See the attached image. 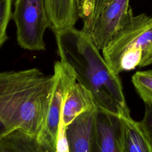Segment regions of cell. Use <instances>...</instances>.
I'll list each match as a JSON object with an SVG mask.
<instances>
[{"mask_svg": "<svg viewBox=\"0 0 152 152\" xmlns=\"http://www.w3.org/2000/svg\"><path fill=\"white\" fill-rule=\"evenodd\" d=\"M0 152H55L37 137L16 129L0 139Z\"/></svg>", "mask_w": 152, "mask_h": 152, "instance_id": "obj_11", "label": "cell"}, {"mask_svg": "<svg viewBox=\"0 0 152 152\" xmlns=\"http://www.w3.org/2000/svg\"><path fill=\"white\" fill-rule=\"evenodd\" d=\"M117 74L152 64V16L131 13L126 22L102 50Z\"/></svg>", "mask_w": 152, "mask_h": 152, "instance_id": "obj_3", "label": "cell"}, {"mask_svg": "<svg viewBox=\"0 0 152 152\" xmlns=\"http://www.w3.org/2000/svg\"><path fill=\"white\" fill-rule=\"evenodd\" d=\"M132 12L129 0H111L103 6L90 36L99 50L109 43Z\"/></svg>", "mask_w": 152, "mask_h": 152, "instance_id": "obj_6", "label": "cell"}, {"mask_svg": "<svg viewBox=\"0 0 152 152\" xmlns=\"http://www.w3.org/2000/svg\"><path fill=\"white\" fill-rule=\"evenodd\" d=\"M145 113L141 124L152 138V103H145Z\"/></svg>", "mask_w": 152, "mask_h": 152, "instance_id": "obj_16", "label": "cell"}, {"mask_svg": "<svg viewBox=\"0 0 152 152\" xmlns=\"http://www.w3.org/2000/svg\"><path fill=\"white\" fill-rule=\"evenodd\" d=\"M55 77L37 68L0 72V121L39 137L46 121Z\"/></svg>", "mask_w": 152, "mask_h": 152, "instance_id": "obj_2", "label": "cell"}, {"mask_svg": "<svg viewBox=\"0 0 152 152\" xmlns=\"http://www.w3.org/2000/svg\"><path fill=\"white\" fill-rule=\"evenodd\" d=\"M52 31L60 60L72 68L77 81L91 93L97 107L118 115L129 111L119 74L111 69L90 36L74 27Z\"/></svg>", "mask_w": 152, "mask_h": 152, "instance_id": "obj_1", "label": "cell"}, {"mask_svg": "<svg viewBox=\"0 0 152 152\" xmlns=\"http://www.w3.org/2000/svg\"><path fill=\"white\" fill-rule=\"evenodd\" d=\"M66 129L60 118L55 152H69Z\"/></svg>", "mask_w": 152, "mask_h": 152, "instance_id": "obj_15", "label": "cell"}, {"mask_svg": "<svg viewBox=\"0 0 152 152\" xmlns=\"http://www.w3.org/2000/svg\"><path fill=\"white\" fill-rule=\"evenodd\" d=\"M12 19L17 28L20 47L29 50H43V36L52 27L45 0H15Z\"/></svg>", "mask_w": 152, "mask_h": 152, "instance_id": "obj_4", "label": "cell"}, {"mask_svg": "<svg viewBox=\"0 0 152 152\" xmlns=\"http://www.w3.org/2000/svg\"><path fill=\"white\" fill-rule=\"evenodd\" d=\"M121 122V152H152V138L140 122L134 120L129 111L119 115Z\"/></svg>", "mask_w": 152, "mask_h": 152, "instance_id": "obj_8", "label": "cell"}, {"mask_svg": "<svg viewBox=\"0 0 152 152\" xmlns=\"http://www.w3.org/2000/svg\"><path fill=\"white\" fill-rule=\"evenodd\" d=\"M15 129L9 127L0 121V139Z\"/></svg>", "mask_w": 152, "mask_h": 152, "instance_id": "obj_17", "label": "cell"}, {"mask_svg": "<svg viewBox=\"0 0 152 152\" xmlns=\"http://www.w3.org/2000/svg\"><path fill=\"white\" fill-rule=\"evenodd\" d=\"M97 107L77 117L66 129L69 152H91V131Z\"/></svg>", "mask_w": 152, "mask_h": 152, "instance_id": "obj_10", "label": "cell"}, {"mask_svg": "<svg viewBox=\"0 0 152 152\" xmlns=\"http://www.w3.org/2000/svg\"><path fill=\"white\" fill-rule=\"evenodd\" d=\"M120 128L118 115L97 107L91 126V152H121Z\"/></svg>", "mask_w": 152, "mask_h": 152, "instance_id": "obj_7", "label": "cell"}, {"mask_svg": "<svg viewBox=\"0 0 152 152\" xmlns=\"http://www.w3.org/2000/svg\"><path fill=\"white\" fill-rule=\"evenodd\" d=\"M99 1H103V2H104V1H109V0H99ZM111 1V0H110Z\"/></svg>", "mask_w": 152, "mask_h": 152, "instance_id": "obj_18", "label": "cell"}, {"mask_svg": "<svg viewBox=\"0 0 152 152\" xmlns=\"http://www.w3.org/2000/svg\"><path fill=\"white\" fill-rule=\"evenodd\" d=\"M12 0H0V47L8 39L7 27L12 18Z\"/></svg>", "mask_w": 152, "mask_h": 152, "instance_id": "obj_14", "label": "cell"}, {"mask_svg": "<svg viewBox=\"0 0 152 152\" xmlns=\"http://www.w3.org/2000/svg\"><path fill=\"white\" fill-rule=\"evenodd\" d=\"M97 107L91 93L83 85L77 82L64 101L61 119L66 128L79 115Z\"/></svg>", "mask_w": 152, "mask_h": 152, "instance_id": "obj_9", "label": "cell"}, {"mask_svg": "<svg viewBox=\"0 0 152 152\" xmlns=\"http://www.w3.org/2000/svg\"><path fill=\"white\" fill-rule=\"evenodd\" d=\"M51 29L74 27L79 17L76 0H45Z\"/></svg>", "mask_w": 152, "mask_h": 152, "instance_id": "obj_12", "label": "cell"}, {"mask_svg": "<svg viewBox=\"0 0 152 152\" xmlns=\"http://www.w3.org/2000/svg\"><path fill=\"white\" fill-rule=\"evenodd\" d=\"M132 82L144 103H152V70L136 72L132 77Z\"/></svg>", "mask_w": 152, "mask_h": 152, "instance_id": "obj_13", "label": "cell"}, {"mask_svg": "<svg viewBox=\"0 0 152 152\" xmlns=\"http://www.w3.org/2000/svg\"><path fill=\"white\" fill-rule=\"evenodd\" d=\"M53 74L55 81L47 118L38 139L56 149L62 107L69 91L77 83V79L72 68L61 60L55 63Z\"/></svg>", "mask_w": 152, "mask_h": 152, "instance_id": "obj_5", "label": "cell"}]
</instances>
